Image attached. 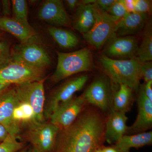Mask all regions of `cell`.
I'll list each match as a JSON object with an SVG mask.
<instances>
[{"instance_id":"cell-1","label":"cell","mask_w":152,"mask_h":152,"mask_svg":"<svg viewBox=\"0 0 152 152\" xmlns=\"http://www.w3.org/2000/svg\"><path fill=\"white\" fill-rule=\"evenodd\" d=\"M107 117L88 104L70 126L59 131L55 152H94L105 141Z\"/></svg>"},{"instance_id":"cell-2","label":"cell","mask_w":152,"mask_h":152,"mask_svg":"<svg viewBox=\"0 0 152 152\" xmlns=\"http://www.w3.org/2000/svg\"><path fill=\"white\" fill-rule=\"evenodd\" d=\"M100 61L107 76L113 83L127 85L134 91L139 89L143 63L137 57L118 60L111 58L104 55L100 57Z\"/></svg>"},{"instance_id":"cell-3","label":"cell","mask_w":152,"mask_h":152,"mask_svg":"<svg viewBox=\"0 0 152 152\" xmlns=\"http://www.w3.org/2000/svg\"><path fill=\"white\" fill-rule=\"evenodd\" d=\"M58 62L52 81L56 83L75 74L91 71L93 63L91 53L84 48L71 53L57 52Z\"/></svg>"},{"instance_id":"cell-4","label":"cell","mask_w":152,"mask_h":152,"mask_svg":"<svg viewBox=\"0 0 152 152\" xmlns=\"http://www.w3.org/2000/svg\"><path fill=\"white\" fill-rule=\"evenodd\" d=\"M115 91L110 79L107 76H101L95 79L82 95L88 104L108 114L113 110Z\"/></svg>"},{"instance_id":"cell-5","label":"cell","mask_w":152,"mask_h":152,"mask_svg":"<svg viewBox=\"0 0 152 152\" xmlns=\"http://www.w3.org/2000/svg\"><path fill=\"white\" fill-rule=\"evenodd\" d=\"M46 70L11 60L9 64L0 68V82L18 85L40 80L45 78Z\"/></svg>"},{"instance_id":"cell-6","label":"cell","mask_w":152,"mask_h":152,"mask_svg":"<svg viewBox=\"0 0 152 152\" xmlns=\"http://www.w3.org/2000/svg\"><path fill=\"white\" fill-rule=\"evenodd\" d=\"M34 38L15 46L12 49V60L46 69L51 64L50 57L46 50L34 40Z\"/></svg>"},{"instance_id":"cell-7","label":"cell","mask_w":152,"mask_h":152,"mask_svg":"<svg viewBox=\"0 0 152 152\" xmlns=\"http://www.w3.org/2000/svg\"><path fill=\"white\" fill-rule=\"evenodd\" d=\"M45 78L23 84L16 85L14 89L19 101L29 104L34 110L35 123L45 122V95L44 83Z\"/></svg>"},{"instance_id":"cell-8","label":"cell","mask_w":152,"mask_h":152,"mask_svg":"<svg viewBox=\"0 0 152 152\" xmlns=\"http://www.w3.org/2000/svg\"><path fill=\"white\" fill-rule=\"evenodd\" d=\"M95 5L96 19L94 24L83 36L85 40L91 46L99 49L115 34L117 22L107 13Z\"/></svg>"},{"instance_id":"cell-9","label":"cell","mask_w":152,"mask_h":152,"mask_svg":"<svg viewBox=\"0 0 152 152\" xmlns=\"http://www.w3.org/2000/svg\"><path fill=\"white\" fill-rule=\"evenodd\" d=\"M26 137L28 141L42 152H49L54 148L58 128L51 123H34L28 126Z\"/></svg>"},{"instance_id":"cell-10","label":"cell","mask_w":152,"mask_h":152,"mask_svg":"<svg viewBox=\"0 0 152 152\" xmlns=\"http://www.w3.org/2000/svg\"><path fill=\"white\" fill-rule=\"evenodd\" d=\"M88 104L83 95L59 105L50 115V123L59 130L70 126Z\"/></svg>"},{"instance_id":"cell-11","label":"cell","mask_w":152,"mask_h":152,"mask_svg":"<svg viewBox=\"0 0 152 152\" xmlns=\"http://www.w3.org/2000/svg\"><path fill=\"white\" fill-rule=\"evenodd\" d=\"M88 76L82 75L68 80L53 92L50 96L45 116L50 117L53 112L60 104L73 97L77 92L82 89L88 80Z\"/></svg>"},{"instance_id":"cell-12","label":"cell","mask_w":152,"mask_h":152,"mask_svg":"<svg viewBox=\"0 0 152 152\" xmlns=\"http://www.w3.org/2000/svg\"><path fill=\"white\" fill-rule=\"evenodd\" d=\"M138 48L137 39L135 37H118L114 34L109 39L104 55L114 59L133 58H137Z\"/></svg>"},{"instance_id":"cell-13","label":"cell","mask_w":152,"mask_h":152,"mask_svg":"<svg viewBox=\"0 0 152 152\" xmlns=\"http://www.w3.org/2000/svg\"><path fill=\"white\" fill-rule=\"evenodd\" d=\"M19 102L14 88L0 95V124L6 128L10 135L17 138L21 129L13 119V113Z\"/></svg>"},{"instance_id":"cell-14","label":"cell","mask_w":152,"mask_h":152,"mask_svg":"<svg viewBox=\"0 0 152 152\" xmlns=\"http://www.w3.org/2000/svg\"><path fill=\"white\" fill-rule=\"evenodd\" d=\"M37 16L41 20L53 26H71L70 20L61 0L44 1L38 10Z\"/></svg>"},{"instance_id":"cell-15","label":"cell","mask_w":152,"mask_h":152,"mask_svg":"<svg viewBox=\"0 0 152 152\" xmlns=\"http://www.w3.org/2000/svg\"><path fill=\"white\" fill-rule=\"evenodd\" d=\"M137 98L138 115L134 122L128 127L125 135L146 132L152 127V101L145 94L141 85Z\"/></svg>"},{"instance_id":"cell-16","label":"cell","mask_w":152,"mask_h":152,"mask_svg":"<svg viewBox=\"0 0 152 152\" xmlns=\"http://www.w3.org/2000/svg\"><path fill=\"white\" fill-rule=\"evenodd\" d=\"M128 118L126 113L113 110L107 117L105 140L110 144H115L126 134L128 126Z\"/></svg>"},{"instance_id":"cell-17","label":"cell","mask_w":152,"mask_h":152,"mask_svg":"<svg viewBox=\"0 0 152 152\" xmlns=\"http://www.w3.org/2000/svg\"><path fill=\"white\" fill-rule=\"evenodd\" d=\"M148 14L137 12L127 13L117 22L115 35L118 37L132 36L139 32L145 26Z\"/></svg>"},{"instance_id":"cell-18","label":"cell","mask_w":152,"mask_h":152,"mask_svg":"<svg viewBox=\"0 0 152 152\" xmlns=\"http://www.w3.org/2000/svg\"><path fill=\"white\" fill-rule=\"evenodd\" d=\"M0 28L14 36L21 43L30 40L37 35V32L32 27L25 26L8 17L0 18Z\"/></svg>"},{"instance_id":"cell-19","label":"cell","mask_w":152,"mask_h":152,"mask_svg":"<svg viewBox=\"0 0 152 152\" xmlns=\"http://www.w3.org/2000/svg\"><path fill=\"white\" fill-rule=\"evenodd\" d=\"M96 19L95 4L81 5L77 8L73 27L75 29L84 34L92 28Z\"/></svg>"},{"instance_id":"cell-20","label":"cell","mask_w":152,"mask_h":152,"mask_svg":"<svg viewBox=\"0 0 152 152\" xmlns=\"http://www.w3.org/2000/svg\"><path fill=\"white\" fill-rule=\"evenodd\" d=\"M152 143V132H145L132 135H124L113 145L120 152H130L132 148L150 145Z\"/></svg>"},{"instance_id":"cell-21","label":"cell","mask_w":152,"mask_h":152,"mask_svg":"<svg viewBox=\"0 0 152 152\" xmlns=\"http://www.w3.org/2000/svg\"><path fill=\"white\" fill-rule=\"evenodd\" d=\"M115 91L113 100V110L126 113L131 110L134 102L132 89L125 84L119 85Z\"/></svg>"},{"instance_id":"cell-22","label":"cell","mask_w":152,"mask_h":152,"mask_svg":"<svg viewBox=\"0 0 152 152\" xmlns=\"http://www.w3.org/2000/svg\"><path fill=\"white\" fill-rule=\"evenodd\" d=\"M48 31L56 43L63 48L72 49L78 45V38L70 31L55 26L50 27Z\"/></svg>"},{"instance_id":"cell-23","label":"cell","mask_w":152,"mask_h":152,"mask_svg":"<svg viewBox=\"0 0 152 152\" xmlns=\"http://www.w3.org/2000/svg\"><path fill=\"white\" fill-rule=\"evenodd\" d=\"M13 119L20 128L22 126H29L35 122V115L29 104L20 101L14 109Z\"/></svg>"},{"instance_id":"cell-24","label":"cell","mask_w":152,"mask_h":152,"mask_svg":"<svg viewBox=\"0 0 152 152\" xmlns=\"http://www.w3.org/2000/svg\"><path fill=\"white\" fill-rule=\"evenodd\" d=\"M137 56L142 63L152 60V28L151 22L146 23L143 34L142 39L139 47Z\"/></svg>"},{"instance_id":"cell-25","label":"cell","mask_w":152,"mask_h":152,"mask_svg":"<svg viewBox=\"0 0 152 152\" xmlns=\"http://www.w3.org/2000/svg\"><path fill=\"white\" fill-rule=\"evenodd\" d=\"M12 18L27 26H31L28 20L27 3L25 0H13L11 2Z\"/></svg>"},{"instance_id":"cell-26","label":"cell","mask_w":152,"mask_h":152,"mask_svg":"<svg viewBox=\"0 0 152 152\" xmlns=\"http://www.w3.org/2000/svg\"><path fill=\"white\" fill-rule=\"evenodd\" d=\"M23 147V145L18 141V138L9 135L6 140L0 143V152H17Z\"/></svg>"},{"instance_id":"cell-27","label":"cell","mask_w":152,"mask_h":152,"mask_svg":"<svg viewBox=\"0 0 152 152\" xmlns=\"http://www.w3.org/2000/svg\"><path fill=\"white\" fill-rule=\"evenodd\" d=\"M107 13L117 22L128 13L125 9L123 0H116L110 10Z\"/></svg>"},{"instance_id":"cell-28","label":"cell","mask_w":152,"mask_h":152,"mask_svg":"<svg viewBox=\"0 0 152 152\" xmlns=\"http://www.w3.org/2000/svg\"><path fill=\"white\" fill-rule=\"evenodd\" d=\"M12 60V49L8 42H0V68L9 64Z\"/></svg>"},{"instance_id":"cell-29","label":"cell","mask_w":152,"mask_h":152,"mask_svg":"<svg viewBox=\"0 0 152 152\" xmlns=\"http://www.w3.org/2000/svg\"><path fill=\"white\" fill-rule=\"evenodd\" d=\"M135 12L148 14L151 11V1L148 0H134Z\"/></svg>"},{"instance_id":"cell-30","label":"cell","mask_w":152,"mask_h":152,"mask_svg":"<svg viewBox=\"0 0 152 152\" xmlns=\"http://www.w3.org/2000/svg\"><path fill=\"white\" fill-rule=\"evenodd\" d=\"M141 79H144L145 83L152 80V62L147 61L142 63L141 69Z\"/></svg>"},{"instance_id":"cell-31","label":"cell","mask_w":152,"mask_h":152,"mask_svg":"<svg viewBox=\"0 0 152 152\" xmlns=\"http://www.w3.org/2000/svg\"><path fill=\"white\" fill-rule=\"evenodd\" d=\"M115 1L116 0H96L95 4L101 10L107 12Z\"/></svg>"},{"instance_id":"cell-32","label":"cell","mask_w":152,"mask_h":152,"mask_svg":"<svg viewBox=\"0 0 152 152\" xmlns=\"http://www.w3.org/2000/svg\"><path fill=\"white\" fill-rule=\"evenodd\" d=\"M145 94L150 100L152 101V80L142 85Z\"/></svg>"},{"instance_id":"cell-33","label":"cell","mask_w":152,"mask_h":152,"mask_svg":"<svg viewBox=\"0 0 152 152\" xmlns=\"http://www.w3.org/2000/svg\"><path fill=\"white\" fill-rule=\"evenodd\" d=\"M2 4L3 14L5 17L10 16L11 12V2L9 0L1 1Z\"/></svg>"},{"instance_id":"cell-34","label":"cell","mask_w":152,"mask_h":152,"mask_svg":"<svg viewBox=\"0 0 152 152\" xmlns=\"http://www.w3.org/2000/svg\"><path fill=\"white\" fill-rule=\"evenodd\" d=\"M125 9L128 13L135 12L134 0H123Z\"/></svg>"},{"instance_id":"cell-35","label":"cell","mask_w":152,"mask_h":152,"mask_svg":"<svg viewBox=\"0 0 152 152\" xmlns=\"http://www.w3.org/2000/svg\"><path fill=\"white\" fill-rule=\"evenodd\" d=\"M66 2L71 10H74L80 5V1L78 0H66Z\"/></svg>"},{"instance_id":"cell-36","label":"cell","mask_w":152,"mask_h":152,"mask_svg":"<svg viewBox=\"0 0 152 152\" xmlns=\"http://www.w3.org/2000/svg\"><path fill=\"white\" fill-rule=\"evenodd\" d=\"M6 128L0 124V143L4 141L9 135Z\"/></svg>"},{"instance_id":"cell-37","label":"cell","mask_w":152,"mask_h":152,"mask_svg":"<svg viewBox=\"0 0 152 152\" xmlns=\"http://www.w3.org/2000/svg\"><path fill=\"white\" fill-rule=\"evenodd\" d=\"M102 152H120L113 145L107 147L102 146Z\"/></svg>"},{"instance_id":"cell-38","label":"cell","mask_w":152,"mask_h":152,"mask_svg":"<svg viewBox=\"0 0 152 152\" xmlns=\"http://www.w3.org/2000/svg\"><path fill=\"white\" fill-rule=\"evenodd\" d=\"M10 86V85L0 82V95L4 92L5 90L7 89Z\"/></svg>"},{"instance_id":"cell-39","label":"cell","mask_w":152,"mask_h":152,"mask_svg":"<svg viewBox=\"0 0 152 152\" xmlns=\"http://www.w3.org/2000/svg\"><path fill=\"white\" fill-rule=\"evenodd\" d=\"M26 152H42L38 150L37 148L35 147L31 146V147L30 148H28V149Z\"/></svg>"},{"instance_id":"cell-40","label":"cell","mask_w":152,"mask_h":152,"mask_svg":"<svg viewBox=\"0 0 152 152\" xmlns=\"http://www.w3.org/2000/svg\"><path fill=\"white\" fill-rule=\"evenodd\" d=\"M28 149V148H23L21 150H20V151H18L17 152H26Z\"/></svg>"},{"instance_id":"cell-41","label":"cell","mask_w":152,"mask_h":152,"mask_svg":"<svg viewBox=\"0 0 152 152\" xmlns=\"http://www.w3.org/2000/svg\"><path fill=\"white\" fill-rule=\"evenodd\" d=\"M102 147H101V148H98L94 152H102Z\"/></svg>"},{"instance_id":"cell-42","label":"cell","mask_w":152,"mask_h":152,"mask_svg":"<svg viewBox=\"0 0 152 152\" xmlns=\"http://www.w3.org/2000/svg\"><path fill=\"white\" fill-rule=\"evenodd\" d=\"M2 37V35L1 34H0V39H1Z\"/></svg>"}]
</instances>
